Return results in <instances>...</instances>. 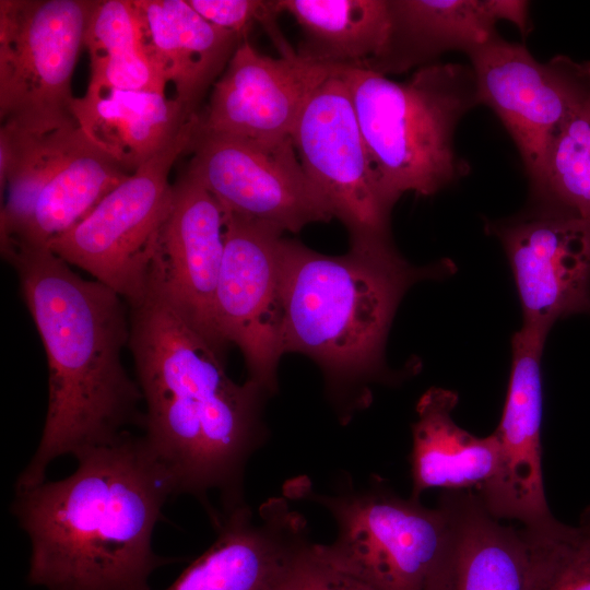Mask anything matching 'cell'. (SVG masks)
<instances>
[{
  "instance_id": "cell-1",
  "label": "cell",
  "mask_w": 590,
  "mask_h": 590,
  "mask_svg": "<svg viewBox=\"0 0 590 590\" xmlns=\"http://www.w3.org/2000/svg\"><path fill=\"white\" fill-rule=\"evenodd\" d=\"M129 346L146 404L142 436L173 496L208 503L219 492L224 512L244 505V474L263 445V401L255 382L233 381L221 356L157 295L129 305Z\"/></svg>"
},
{
  "instance_id": "cell-2",
  "label": "cell",
  "mask_w": 590,
  "mask_h": 590,
  "mask_svg": "<svg viewBox=\"0 0 590 590\" xmlns=\"http://www.w3.org/2000/svg\"><path fill=\"white\" fill-rule=\"evenodd\" d=\"M69 476L15 489L13 514L31 543L27 580L45 590H150L169 562L152 536L166 475L143 437L126 432L76 457Z\"/></svg>"
},
{
  "instance_id": "cell-3",
  "label": "cell",
  "mask_w": 590,
  "mask_h": 590,
  "mask_svg": "<svg viewBox=\"0 0 590 590\" xmlns=\"http://www.w3.org/2000/svg\"><path fill=\"white\" fill-rule=\"evenodd\" d=\"M2 257L15 269L44 344L48 406L38 447L15 489L46 480L49 464L125 434L142 398L121 352L130 339L126 302L98 281L75 273L49 248L11 244Z\"/></svg>"
},
{
  "instance_id": "cell-4",
  "label": "cell",
  "mask_w": 590,
  "mask_h": 590,
  "mask_svg": "<svg viewBox=\"0 0 590 590\" xmlns=\"http://www.w3.org/2000/svg\"><path fill=\"white\" fill-rule=\"evenodd\" d=\"M448 260L411 266L391 241L351 245L327 256L281 241L282 352L302 353L323 370L340 403H365L357 388L378 378L397 307L414 283L446 275Z\"/></svg>"
},
{
  "instance_id": "cell-5",
  "label": "cell",
  "mask_w": 590,
  "mask_h": 590,
  "mask_svg": "<svg viewBox=\"0 0 590 590\" xmlns=\"http://www.w3.org/2000/svg\"><path fill=\"white\" fill-rule=\"evenodd\" d=\"M384 192L430 196L464 170L453 150L462 116L479 104L472 68L433 63L403 82L367 68H341Z\"/></svg>"
},
{
  "instance_id": "cell-6",
  "label": "cell",
  "mask_w": 590,
  "mask_h": 590,
  "mask_svg": "<svg viewBox=\"0 0 590 590\" xmlns=\"http://www.w3.org/2000/svg\"><path fill=\"white\" fill-rule=\"evenodd\" d=\"M284 496L318 504L332 516L337 538L316 543L332 565L374 590H423L446 531L439 506L400 497L379 477L362 487L345 477L333 492L321 493L300 476L285 484Z\"/></svg>"
},
{
  "instance_id": "cell-7",
  "label": "cell",
  "mask_w": 590,
  "mask_h": 590,
  "mask_svg": "<svg viewBox=\"0 0 590 590\" xmlns=\"http://www.w3.org/2000/svg\"><path fill=\"white\" fill-rule=\"evenodd\" d=\"M93 4L0 1L1 126L28 135L79 127L71 82Z\"/></svg>"
},
{
  "instance_id": "cell-8",
  "label": "cell",
  "mask_w": 590,
  "mask_h": 590,
  "mask_svg": "<svg viewBox=\"0 0 590 590\" xmlns=\"http://www.w3.org/2000/svg\"><path fill=\"white\" fill-rule=\"evenodd\" d=\"M197 120L198 115L82 222L48 246L67 263L116 292L128 306L145 294L150 261L172 204L168 176L177 158L189 150Z\"/></svg>"
},
{
  "instance_id": "cell-9",
  "label": "cell",
  "mask_w": 590,
  "mask_h": 590,
  "mask_svg": "<svg viewBox=\"0 0 590 590\" xmlns=\"http://www.w3.org/2000/svg\"><path fill=\"white\" fill-rule=\"evenodd\" d=\"M300 164L351 245L387 243L392 204L375 172L341 68L308 96L292 131Z\"/></svg>"
},
{
  "instance_id": "cell-10",
  "label": "cell",
  "mask_w": 590,
  "mask_h": 590,
  "mask_svg": "<svg viewBox=\"0 0 590 590\" xmlns=\"http://www.w3.org/2000/svg\"><path fill=\"white\" fill-rule=\"evenodd\" d=\"M186 173L206 189L225 213L298 233L329 222L333 211L305 173L292 138L260 142L197 131Z\"/></svg>"
},
{
  "instance_id": "cell-11",
  "label": "cell",
  "mask_w": 590,
  "mask_h": 590,
  "mask_svg": "<svg viewBox=\"0 0 590 590\" xmlns=\"http://www.w3.org/2000/svg\"><path fill=\"white\" fill-rule=\"evenodd\" d=\"M469 55L479 102L500 118L535 186L559 127L590 87V63L564 56L540 63L497 36Z\"/></svg>"
},
{
  "instance_id": "cell-12",
  "label": "cell",
  "mask_w": 590,
  "mask_h": 590,
  "mask_svg": "<svg viewBox=\"0 0 590 590\" xmlns=\"http://www.w3.org/2000/svg\"><path fill=\"white\" fill-rule=\"evenodd\" d=\"M279 229L225 213V246L216 292V319L226 343L241 351L248 379L278 391L281 343Z\"/></svg>"
},
{
  "instance_id": "cell-13",
  "label": "cell",
  "mask_w": 590,
  "mask_h": 590,
  "mask_svg": "<svg viewBox=\"0 0 590 590\" xmlns=\"http://www.w3.org/2000/svg\"><path fill=\"white\" fill-rule=\"evenodd\" d=\"M225 212L186 172L173 184L172 204L148 270L146 292L161 297L224 357L228 345L215 302L225 246Z\"/></svg>"
},
{
  "instance_id": "cell-14",
  "label": "cell",
  "mask_w": 590,
  "mask_h": 590,
  "mask_svg": "<svg viewBox=\"0 0 590 590\" xmlns=\"http://www.w3.org/2000/svg\"><path fill=\"white\" fill-rule=\"evenodd\" d=\"M523 323L550 331L573 314H590V223L551 208L499 225Z\"/></svg>"
},
{
  "instance_id": "cell-15",
  "label": "cell",
  "mask_w": 590,
  "mask_h": 590,
  "mask_svg": "<svg viewBox=\"0 0 590 590\" xmlns=\"http://www.w3.org/2000/svg\"><path fill=\"white\" fill-rule=\"evenodd\" d=\"M547 331L522 324L511 339V368L500 422L496 475L476 491L497 519L529 527L552 517L542 468V351Z\"/></svg>"
},
{
  "instance_id": "cell-16",
  "label": "cell",
  "mask_w": 590,
  "mask_h": 590,
  "mask_svg": "<svg viewBox=\"0 0 590 590\" xmlns=\"http://www.w3.org/2000/svg\"><path fill=\"white\" fill-rule=\"evenodd\" d=\"M333 68L297 52L264 56L245 39L212 86L196 130L260 142L290 139L308 96Z\"/></svg>"
},
{
  "instance_id": "cell-17",
  "label": "cell",
  "mask_w": 590,
  "mask_h": 590,
  "mask_svg": "<svg viewBox=\"0 0 590 590\" xmlns=\"http://www.w3.org/2000/svg\"><path fill=\"white\" fill-rule=\"evenodd\" d=\"M215 542L165 590H278L294 555L310 541L288 498L266 500L255 517L240 505L224 514Z\"/></svg>"
},
{
  "instance_id": "cell-18",
  "label": "cell",
  "mask_w": 590,
  "mask_h": 590,
  "mask_svg": "<svg viewBox=\"0 0 590 590\" xmlns=\"http://www.w3.org/2000/svg\"><path fill=\"white\" fill-rule=\"evenodd\" d=\"M438 506L446 531L423 590H523L522 530L502 523L473 489L444 492Z\"/></svg>"
},
{
  "instance_id": "cell-19",
  "label": "cell",
  "mask_w": 590,
  "mask_h": 590,
  "mask_svg": "<svg viewBox=\"0 0 590 590\" xmlns=\"http://www.w3.org/2000/svg\"><path fill=\"white\" fill-rule=\"evenodd\" d=\"M149 44L176 99L189 115L199 114L205 94L247 38L202 17L187 0H135Z\"/></svg>"
},
{
  "instance_id": "cell-20",
  "label": "cell",
  "mask_w": 590,
  "mask_h": 590,
  "mask_svg": "<svg viewBox=\"0 0 590 590\" xmlns=\"http://www.w3.org/2000/svg\"><path fill=\"white\" fill-rule=\"evenodd\" d=\"M457 392L430 388L416 404L410 456L412 497L432 488L480 489L497 473L499 445L495 434L475 436L452 418Z\"/></svg>"
},
{
  "instance_id": "cell-21",
  "label": "cell",
  "mask_w": 590,
  "mask_h": 590,
  "mask_svg": "<svg viewBox=\"0 0 590 590\" xmlns=\"http://www.w3.org/2000/svg\"><path fill=\"white\" fill-rule=\"evenodd\" d=\"M73 113L86 138L130 174L166 148L196 116L165 93L113 88L86 90L83 97H75Z\"/></svg>"
},
{
  "instance_id": "cell-22",
  "label": "cell",
  "mask_w": 590,
  "mask_h": 590,
  "mask_svg": "<svg viewBox=\"0 0 590 590\" xmlns=\"http://www.w3.org/2000/svg\"><path fill=\"white\" fill-rule=\"evenodd\" d=\"M391 32L384 52L365 68L386 75L426 62L446 49L468 52L496 36V0L390 1Z\"/></svg>"
},
{
  "instance_id": "cell-23",
  "label": "cell",
  "mask_w": 590,
  "mask_h": 590,
  "mask_svg": "<svg viewBox=\"0 0 590 590\" xmlns=\"http://www.w3.org/2000/svg\"><path fill=\"white\" fill-rule=\"evenodd\" d=\"M303 37L297 55L317 64L365 68L386 49L391 32L387 0H278Z\"/></svg>"
},
{
  "instance_id": "cell-24",
  "label": "cell",
  "mask_w": 590,
  "mask_h": 590,
  "mask_svg": "<svg viewBox=\"0 0 590 590\" xmlns=\"http://www.w3.org/2000/svg\"><path fill=\"white\" fill-rule=\"evenodd\" d=\"M129 175L81 130L67 157L44 188L22 238L1 247L22 244L48 248L51 241L82 222Z\"/></svg>"
},
{
  "instance_id": "cell-25",
  "label": "cell",
  "mask_w": 590,
  "mask_h": 590,
  "mask_svg": "<svg viewBox=\"0 0 590 590\" xmlns=\"http://www.w3.org/2000/svg\"><path fill=\"white\" fill-rule=\"evenodd\" d=\"M81 130L67 128L44 135H28L0 128V189L7 191L0 215V244L22 238L38 199L67 157Z\"/></svg>"
},
{
  "instance_id": "cell-26",
  "label": "cell",
  "mask_w": 590,
  "mask_h": 590,
  "mask_svg": "<svg viewBox=\"0 0 590 590\" xmlns=\"http://www.w3.org/2000/svg\"><path fill=\"white\" fill-rule=\"evenodd\" d=\"M527 546L523 590H590V506L576 524L554 516L522 529Z\"/></svg>"
},
{
  "instance_id": "cell-27",
  "label": "cell",
  "mask_w": 590,
  "mask_h": 590,
  "mask_svg": "<svg viewBox=\"0 0 590 590\" xmlns=\"http://www.w3.org/2000/svg\"><path fill=\"white\" fill-rule=\"evenodd\" d=\"M534 188L552 208L590 223V87L559 127Z\"/></svg>"
},
{
  "instance_id": "cell-28",
  "label": "cell",
  "mask_w": 590,
  "mask_h": 590,
  "mask_svg": "<svg viewBox=\"0 0 590 590\" xmlns=\"http://www.w3.org/2000/svg\"><path fill=\"white\" fill-rule=\"evenodd\" d=\"M84 47L91 58L150 48L146 26L135 0L94 1L86 23Z\"/></svg>"
},
{
  "instance_id": "cell-29",
  "label": "cell",
  "mask_w": 590,
  "mask_h": 590,
  "mask_svg": "<svg viewBox=\"0 0 590 590\" xmlns=\"http://www.w3.org/2000/svg\"><path fill=\"white\" fill-rule=\"evenodd\" d=\"M166 83L151 46L132 54L91 58L87 90L164 93Z\"/></svg>"
},
{
  "instance_id": "cell-30",
  "label": "cell",
  "mask_w": 590,
  "mask_h": 590,
  "mask_svg": "<svg viewBox=\"0 0 590 590\" xmlns=\"http://www.w3.org/2000/svg\"><path fill=\"white\" fill-rule=\"evenodd\" d=\"M210 23L247 38L251 27L259 23L279 47L281 56L296 51L286 43L276 26L281 14L278 0H187Z\"/></svg>"
},
{
  "instance_id": "cell-31",
  "label": "cell",
  "mask_w": 590,
  "mask_h": 590,
  "mask_svg": "<svg viewBox=\"0 0 590 590\" xmlns=\"http://www.w3.org/2000/svg\"><path fill=\"white\" fill-rule=\"evenodd\" d=\"M278 590H374L327 560L309 541L292 558Z\"/></svg>"
}]
</instances>
